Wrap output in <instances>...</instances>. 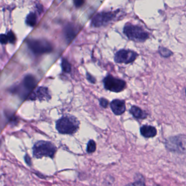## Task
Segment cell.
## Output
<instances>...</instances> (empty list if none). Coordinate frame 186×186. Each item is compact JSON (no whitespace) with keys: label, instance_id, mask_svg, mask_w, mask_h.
Instances as JSON below:
<instances>
[{"label":"cell","instance_id":"obj_25","mask_svg":"<svg viewBox=\"0 0 186 186\" xmlns=\"http://www.w3.org/2000/svg\"><path fill=\"white\" fill-rule=\"evenodd\" d=\"M25 159L26 162L27 163V164H28V165H31V158H29V157L28 155L26 156Z\"/></svg>","mask_w":186,"mask_h":186},{"label":"cell","instance_id":"obj_5","mask_svg":"<svg viewBox=\"0 0 186 186\" xmlns=\"http://www.w3.org/2000/svg\"><path fill=\"white\" fill-rule=\"evenodd\" d=\"M27 45L29 49L36 55L50 53L53 49L50 43L44 39H29L27 41Z\"/></svg>","mask_w":186,"mask_h":186},{"label":"cell","instance_id":"obj_14","mask_svg":"<svg viewBox=\"0 0 186 186\" xmlns=\"http://www.w3.org/2000/svg\"><path fill=\"white\" fill-rule=\"evenodd\" d=\"M131 114L135 118L138 119H144L147 117V114L143 111L140 108L136 106H133L130 109Z\"/></svg>","mask_w":186,"mask_h":186},{"label":"cell","instance_id":"obj_27","mask_svg":"<svg viewBox=\"0 0 186 186\" xmlns=\"http://www.w3.org/2000/svg\"></svg>","mask_w":186,"mask_h":186},{"label":"cell","instance_id":"obj_9","mask_svg":"<svg viewBox=\"0 0 186 186\" xmlns=\"http://www.w3.org/2000/svg\"><path fill=\"white\" fill-rule=\"evenodd\" d=\"M51 98L50 92L48 88L45 87H39L34 90L29 95V100L32 101L38 100L42 101H49Z\"/></svg>","mask_w":186,"mask_h":186},{"label":"cell","instance_id":"obj_22","mask_svg":"<svg viewBox=\"0 0 186 186\" xmlns=\"http://www.w3.org/2000/svg\"><path fill=\"white\" fill-rule=\"evenodd\" d=\"M126 186H145V184L142 181H136L133 183L128 184Z\"/></svg>","mask_w":186,"mask_h":186},{"label":"cell","instance_id":"obj_18","mask_svg":"<svg viewBox=\"0 0 186 186\" xmlns=\"http://www.w3.org/2000/svg\"><path fill=\"white\" fill-rule=\"evenodd\" d=\"M95 150H96V144L94 141L91 140L88 142V145H87V152L88 153H92L94 152Z\"/></svg>","mask_w":186,"mask_h":186},{"label":"cell","instance_id":"obj_24","mask_svg":"<svg viewBox=\"0 0 186 186\" xmlns=\"http://www.w3.org/2000/svg\"><path fill=\"white\" fill-rule=\"evenodd\" d=\"M84 3V1H74V3L75 4L76 7H80L82 6Z\"/></svg>","mask_w":186,"mask_h":186},{"label":"cell","instance_id":"obj_3","mask_svg":"<svg viewBox=\"0 0 186 186\" xmlns=\"http://www.w3.org/2000/svg\"><path fill=\"white\" fill-rule=\"evenodd\" d=\"M123 33L129 39L137 42H143L149 37V34L142 28L129 23L124 26Z\"/></svg>","mask_w":186,"mask_h":186},{"label":"cell","instance_id":"obj_4","mask_svg":"<svg viewBox=\"0 0 186 186\" xmlns=\"http://www.w3.org/2000/svg\"><path fill=\"white\" fill-rule=\"evenodd\" d=\"M33 150L34 156L37 158H41L43 157L53 158L56 152L57 148L50 142L40 141L34 145Z\"/></svg>","mask_w":186,"mask_h":186},{"label":"cell","instance_id":"obj_21","mask_svg":"<svg viewBox=\"0 0 186 186\" xmlns=\"http://www.w3.org/2000/svg\"><path fill=\"white\" fill-rule=\"evenodd\" d=\"M99 102H100V106L103 107V108H106L107 107V106L108 105V101L103 98H101L99 100Z\"/></svg>","mask_w":186,"mask_h":186},{"label":"cell","instance_id":"obj_19","mask_svg":"<svg viewBox=\"0 0 186 186\" xmlns=\"http://www.w3.org/2000/svg\"><path fill=\"white\" fill-rule=\"evenodd\" d=\"M7 36L8 39V42L11 43H14L16 41V37L15 36L14 34L12 31H9L7 34Z\"/></svg>","mask_w":186,"mask_h":186},{"label":"cell","instance_id":"obj_15","mask_svg":"<svg viewBox=\"0 0 186 186\" xmlns=\"http://www.w3.org/2000/svg\"><path fill=\"white\" fill-rule=\"evenodd\" d=\"M37 17L36 13L31 12L27 15L26 19V23H27V25L33 27L37 23Z\"/></svg>","mask_w":186,"mask_h":186},{"label":"cell","instance_id":"obj_12","mask_svg":"<svg viewBox=\"0 0 186 186\" xmlns=\"http://www.w3.org/2000/svg\"><path fill=\"white\" fill-rule=\"evenodd\" d=\"M79 29L78 27L73 23H70L65 27L64 34L65 38L68 43H70L73 40V38L75 37Z\"/></svg>","mask_w":186,"mask_h":186},{"label":"cell","instance_id":"obj_16","mask_svg":"<svg viewBox=\"0 0 186 186\" xmlns=\"http://www.w3.org/2000/svg\"><path fill=\"white\" fill-rule=\"evenodd\" d=\"M62 68L63 72L70 73L71 70V66L68 61L65 59H63L62 61Z\"/></svg>","mask_w":186,"mask_h":186},{"label":"cell","instance_id":"obj_17","mask_svg":"<svg viewBox=\"0 0 186 186\" xmlns=\"http://www.w3.org/2000/svg\"><path fill=\"white\" fill-rule=\"evenodd\" d=\"M159 52L161 56L164 57H170L171 55H173V53L171 51L163 47L159 48Z\"/></svg>","mask_w":186,"mask_h":186},{"label":"cell","instance_id":"obj_13","mask_svg":"<svg viewBox=\"0 0 186 186\" xmlns=\"http://www.w3.org/2000/svg\"><path fill=\"white\" fill-rule=\"evenodd\" d=\"M140 133L147 138L155 137L157 135V129L151 126L144 125L140 128Z\"/></svg>","mask_w":186,"mask_h":186},{"label":"cell","instance_id":"obj_20","mask_svg":"<svg viewBox=\"0 0 186 186\" xmlns=\"http://www.w3.org/2000/svg\"><path fill=\"white\" fill-rule=\"evenodd\" d=\"M8 42V39L7 34H0V43L2 44H6Z\"/></svg>","mask_w":186,"mask_h":186},{"label":"cell","instance_id":"obj_26","mask_svg":"<svg viewBox=\"0 0 186 186\" xmlns=\"http://www.w3.org/2000/svg\"><path fill=\"white\" fill-rule=\"evenodd\" d=\"M185 93H186V90H185Z\"/></svg>","mask_w":186,"mask_h":186},{"label":"cell","instance_id":"obj_7","mask_svg":"<svg viewBox=\"0 0 186 186\" xmlns=\"http://www.w3.org/2000/svg\"><path fill=\"white\" fill-rule=\"evenodd\" d=\"M105 89L113 92H120L125 89L126 84L125 81L108 75L103 80Z\"/></svg>","mask_w":186,"mask_h":186},{"label":"cell","instance_id":"obj_11","mask_svg":"<svg viewBox=\"0 0 186 186\" xmlns=\"http://www.w3.org/2000/svg\"><path fill=\"white\" fill-rule=\"evenodd\" d=\"M111 108L114 114L120 115L125 111V102L123 100H113L111 103Z\"/></svg>","mask_w":186,"mask_h":186},{"label":"cell","instance_id":"obj_2","mask_svg":"<svg viewBox=\"0 0 186 186\" xmlns=\"http://www.w3.org/2000/svg\"><path fill=\"white\" fill-rule=\"evenodd\" d=\"M165 147L170 152L186 154V136L182 134L175 135L165 140Z\"/></svg>","mask_w":186,"mask_h":186},{"label":"cell","instance_id":"obj_23","mask_svg":"<svg viewBox=\"0 0 186 186\" xmlns=\"http://www.w3.org/2000/svg\"><path fill=\"white\" fill-rule=\"evenodd\" d=\"M87 77L88 80L89 81L90 83H93V84L95 83V81H96L95 79L92 75H91L90 74L87 73Z\"/></svg>","mask_w":186,"mask_h":186},{"label":"cell","instance_id":"obj_10","mask_svg":"<svg viewBox=\"0 0 186 186\" xmlns=\"http://www.w3.org/2000/svg\"><path fill=\"white\" fill-rule=\"evenodd\" d=\"M23 85L24 89L28 93V95L29 94V95L36 88L37 85V81L36 78L33 75H27L23 79Z\"/></svg>","mask_w":186,"mask_h":186},{"label":"cell","instance_id":"obj_8","mask_svg":"<svg viewBox=\"0 0 186 186\" xmlns=\"http://www.w3.org/2000/svg\"><path fill=\"white\" fill-rule=\"evenodd\" d=\"M138 54L133 51L130 50H120L115 54L114 61L118 64H128L134 61Z\"/></svg>","mask_w":186,"mask_h":186},{"label":"cell","instance_id":"obj_6","mask_svg":"<svg viewBox=\"0 0 186 186\" xmlns=\"http://www.w3.org/2000/svg\"><path fill=\"white\" fill-rule=\"evenodd\" d=\"M117 12H102L96 14L92 20V25L94 28H100L107 25L115 19Z\"/></svg>","mask_w":186,"mask_h":186},{"label":"cell","instance_id":"obj_1","mask_svg":"<svg viewBox=\"0 0 186 186\" xmlns=\"http://www.w3.org/2000/svg\"><path fill=\"white\" fill-rule=\"evenodd\" d=\"M79 125L80 122L76 117L66 116L57 121L56 128L60 133L71 134L78 131Z\"/></svg>","mask_w":186,"mask_h":186}]
</instances>
